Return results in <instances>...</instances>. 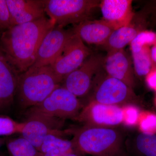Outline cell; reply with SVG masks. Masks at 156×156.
Segmentation results:
<instances>
[{"label":"cell","mask_w":156,"mask_h":156,"mask_svg":"<svg viewBox=\"0 0 156 156\" xmlns=\"http://www.w3.org/2000/svg\"><path fill=\"white\" fill-rule=\"evenodd\" d=\"M72 30L83 42L102 46L115 29L109 23L101 19L85 20L75 25Z\"/></svg>","instance_id":"cell-17"},{"label":"cell","mask_w":156,"mask_h":156,"mask_svg":"<svg viewBox=\"0 0 156 156\" xmlns=\"http://www.w3.org/2000/svg\"><path fill=\"white\" fill-rule=\"evenodd\" d=\"M28 119L20 133L25 138L39 150L45 137L50 134L63 137L73 130H63L64 120L35 113L27 112Z\"/></svg>","instance_id":"cell-7"},{"label":"cell","mask_w":156,"mask_h":156,"mask_svg":"<svg viewBox=\"0 0 156 156\" xmlns=\"http://www.w3.org/2000/svg\"><path fill=\"white\" fill-rule=\"evenodd\" d=\"M61 83L50 65L31 66L20 74L15 98L20 108L38 105Z\"/></svg>","instance_id":"cell-3"},{"label":"cell","mask_w":156,"mask_h":156,"mask_svg":"<svg viewBox=\"0 0 156 156\" xmlns=\"http://www.w3.org/2000/svg\"><path fill=\"white\" fill-rule=\"evenodd\" d=\"M103 67L94 78L88 102L119 106L140 103V99L133 89L122 81L108 76L104 69L102 70Z\"/></svg>","instance_id":"cell-4"},{"label":"cell","mask_w":156,"mask_h":156,"mask_svg":"<svg viewBox=\"0 0 156 156\" xmlns=\"http://www.w3.org/2000/svg\"><path fill=\"white\" fill-rule=\"evenodd\" d=\"M6 139H7V138H5V137L3 138V137H0V148L4 144H5Z\"/></svg>","instance_id":"cell-29"},{"label":"cell","mask_w":156,"mask_h":156,"mask_svg":"<svg viewBox=\"0 0 156 156\" xmlns=\"http://www.w3.org/2000/svg\"><path fill=\"white\" fill-rule=\"evenodd\" d=\"M131 58L124 49L108 53L105 57L103 68L112 77L122 81L133 89L135 80Z\"/></svg>","instance_id":"cell-13"},{"label":"cell","mask_w":156,"mask_h":156,"mask_svg":"<svg viewBox=\"0 0 156 156\" xmlns=\"http://www.w3.org/2000/svg\"><path fill=\"white\" fill-rule=\"evenodd\" d=\"M140 128L141 132L150 134L156 133V115L149 113L140 121Z\"/></svg>","instance_id":"cell-23"},{"label":"cell","mask_w":156,"mask_h":156,"mask_svg":"<svg viewBox=\"0 0 156 156\" xmlns=\"http://www.w3.org/2000/svg\"><path fill=\"white\" fill-rule=\"evenodd\" d=\"M105 57L100 54H91L77 69L62 80V87L77 97L89 94L95 76L103 67Z\"/></svg>","instance_id":"cell-8"},{"label":"cell","mask_w":156,"mask_h":156,"mask_svg":"<svg viewBox=\"0 0 156 156\" xmlns=\"http://www.w3.org/2000/svg\"><path fill=\"white\" fill-rule=\"evenodd\" d=\"M2 31L1 30H0V34L2 33Z\"/></svg>","instance_id":"cell-31"},{"label":"cell","mask_w":156,"mask_h":156,"mask_svg":"<svg viewBox=\"0 0 156 156\" xmlns=\"http://www.w3.org/2000/svg\"></svg>","instance_id":"cell-32"},{"label":"cell","mask_w":156,"mask_h":156,"mask_svg":"<svg viewBox=\"0 0 156 156\" xmlns=\"http://www.w3.org/2000/svg\"><path fill=\"white\" fill-rule=\"evenodd\" d=\"M0 156H6L4 154H3L2 153L0 152Z\"/></svg>","instance_id":"cell-30"},{"label":"cell","mask_w":156,"mask_h":156,"mask_svg":"<svg viewBox=\"0 0 156 156\" xmlns=\"http://www.w3.org/2000/svg\"><path fill=\"white\" fill-rule=\"evenodd\" d=\"M10 27V15L6 0H0V30L3 32Z\"/></svg>","instance_id":"cell-25"},{"label":"cell","mask_w":156,"mask_h":156,"mask_svg":"<svg viewBox=\"0 0 156 156\" xmlns=\"http://www.w3.org/2000/svg\"><path fill=\"white\" fill-rule=\"evenodd\" d=\"M148 25L154 27L156 28V1L151 2L144 9Z\"/></svg>","instance_id":"cell-26"},{"label":"cell","mask_w":156,"mask_h":156,"mask_svg":"<svg viewBox=\"0 0 156 156\" xmlns=\"http://www.w3.org/2000/svg\"><path fill=\"white\" fill-rule=\"evenodd\" d=\"M156 44V33L151 30L140 32L130 44L134 73L146 76L152 67L150 47Z\"/></svg>","instance_id":"cell-12"},{"label":"cell","mask_w":156,"mask_h":156,"mask_svg":"<svg viewBox=\"0 0 156 156\" xmlns=\"http://www.w3.org/2000/svg\"><path fill=\"white\" fill-rule=\"evenodd\" d=\"M73 34L72 29L66 30L55 26L42 40L35 60L31 66L38 67L51 65Z\"/></svg>","instance_id":"cell-11"},{"label":"cell","mask_w":156,"mask_h":156,"mask_svg":"<svg viewBox=\"0 0 156 156\" xmlns=\"http://www.w3.org/2000/svg\"><path fill=\"white\" fill-rule=\"evenodd\" d=\"M24 123L19 122L9 117L0 116V137L20 134Z\"/></svg>","instance_id":"cell-22"},{"label":"cell","mask_w":156,"mask_h":156,"mask_svg":"<svg viewBox=\"0 0 156 156\" xmlns=\"http://www.w3.org/2000/svg\"><path fill=\"white\" fill-rule=\"evenodd\" d=\"M131 0H103L100 6L102 19L115 29L129 25L134 17Z\"/></svg>","instance_id":"cell-16"},{"label":"cell","mask_w":156,"mask_h":156,"mask_svg":"<svg viewBox=\"0 0 156 156\" xmlns=\"http://www.w3.org/2000/svg\"><path fill=\"white\" fill-rule=\"evenodd\" d=\"M152 66H156V45H154L151 50Z\"/></svg>","instance_id":"cell-28"},{"label":"cell","mask_w":156,"mask_h":156,"mask_svg":"<svg viewBox=\"0 0 156 156\" xmlns=\"http://www.w3.org/2000/svg\"><path fill=\"white\" fill-rule=\"evenodd\" d=\"M144 30H146L144 29L136 27L130 23L115 30L102 46L108 53L122 50L131 44L140 32Z\"/></svg>","instance_id":"cell-19"},{"label":"cell","mask_w":156,"mask_h":156,"mask_svg":"<svg viewBox=\"0 0 156 156\" xmlns=\"http://www.w3.org/2000/svg\"><path fill=\"white\" fill-rule=\"evenodd\" d=\"M78 98L67 89L59 86L41 104L28 109L35 113L62 120H76L83 108Z\"/></svg>","instance_id":"cell-6"},{"label":"cell","mask_w":156,"mask_h":156,"mask_svg":"<svg viewBox=\"0 0 156 156\" xmlns=\"http://www.w3.org/2000/svg\"><path fill=\"white\" fill-rule=\"evenodd\" d=\"M97 0H46L45 13L56 25L64 27L89 20L92 12L100 5Z\"/></svg>","instance_id":"cell-5"},{"label":"cell","mask_w":156,"mask_h":156,"mask_svg":"<svg viewBox=\"0 0 156 156\" xmlns=\"http://www.w3.org/2000/svg\"><path fill=\"white\" fill-rule=\"evenodd\" d=\"M11 26L32 22L45 16L44 1L6 0Z\"/></svg>","instance_id":"cell-15"},{"label":"cell","mask_w":156,"mask_h":156,"mask_svg":"<svg viewBox=\"0 0 156 156\" xmlns=\"http://www.w3.org/2000/svg\"><path fill=\"white\" fill-rule=\"evenodd\" d=\"M91 54V50L74 33L50 66L62 83L66 76L80 67Z\"/></svg>","instance_id":"cell-9"},{"label":"cell","mask_w":156,"mask_h":156,"mask_svg":"<svg viewBox=\"0 0 156 156\" xmlns=\"http://www.w3.org/2000/svg\"><path fill=\"white\" fill-rule=\"evenodd\" d=\"M73 134L74 147L84 155L128 156L126 148L128 134L122 128L84 125L74 130Z\"/></svg>","instance_id":"cell-2"},{"label":"cell","mask_w":156,"mask_h":156,"mask_svg":"<svg viewBox=\"0 0 156 156\" xmlns=\"http://www.w3.org/2000/svg\"><path fill=\"white\" fill-rule=\"evenodd\" d=\"M146 82L151 89L156 90V66H152L150 72L146 76Z\"/></svg>","instance_id":"cell-27"},{"label":"cell","mask_w":156,"mask_h":156,"mask_svg":"<svg viewBox=\"0 0 156 156\" xmlns=\"http://www.w3.org/2000/svg\"><path fill=\"white\" fill-rule=\"evenodd\" d=\"M75 149L72 140L64 139L62 136L56 134H50L45 137L39 151L43 154L50 152L64 153Z\"/></svg>","instance_id":"cell-21"},{"label":"cell","mask_w":156,"mask_h":156,"mask_svg":"<svg viewBox=\"0 0 156 156\" xmlns=\"http://www.w3.org/2000/svg\"><path fill=\"white\" fill-rule=\"evenodd\" d=\"M55 26L45 17L10 27L0 34V48L17 70L24 72L33 65L42 40Z\"/></svg>","instance_id":"cell-1"},{"label":"cell","mask_w":156,"mask_h":156,"mask_svg":"<svg viewBox=\"0 0 156 156\" xmlns=\"http://www.w3.org/2000/svg\"><path fill=\"white\" fill-rule=\"evenodd\" d=\"M126 148L128 156H156V133L128 134Z\"/></svg>","instance_id":"cell-18"},{"label":"cell","mask_w":156,"mask_h":156,"mask_svg":"<svg viewBox=\"0 0 156 156\" xmlns=\"http://www.w3.org/2000/svg\"><path fill=\"white\" fill-rule=\"evenodd\" d=\"M124 110L121 106L88 102L83 107L76 120L86 126L118 127L124 122Z\"/></svg>","instance_id":"cell-10"},{"label":"cell","mask_w":156,"mask_h":156,"mask_svg":"<svg viewBox=\"0 0 156 156\" xmlns=\"http://www.w3.org/2000/svg\"><path fill=\"white\" fill-rule=\"evenodd\" d=\"M134 105H126L123 109L124 113V122L126 125L132 126L135 125L139 119V110Z\"/></svg>","instance_id":"cell-24"},{"label":"cell","mask_w":156,"mask_h":156,"mask_svg":"<svg viewBox=\"0 0 156 156\" xmlns=\"http://www.w3.org/2000/svg\"><path fill=\"white\" fill-rule=\"evenodd\" d=\"M5 144L9 156H41L36 148L21 136L7 138Z\"/></svg>","instance_id":"cell-20"},{"label":"cell","mask_w":156,"mask_h":156,"mask_svg":"<svg viewBox=\"0 0 156 156\" xmlns=\"http://www.w3.org/2000/svg\"><path fill=\"white\" fill-rule=\"evenodd\" d=\"M20 74L0 48V111L14 103Z\"/></svg>","instance_id":"cell-14"}]
</instances>
